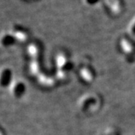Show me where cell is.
Instances as JSON below:
<instances>
[{
  "mask_svg": "<svg viewBox=\"0 0 135 135\" xmlns=\"http://www.w3.org/2000/svg\"><path fill=\"white\" fill-rule=\"evenodd\" d=\"M97 1L98 0H87V2L90 4V3H95L97 2Z\"/></svg>",
  "mask_w": 135,
  "mask_h": 135,
  "instance_id": "obj_1",
  "label": "cell"
}]
</instances>
